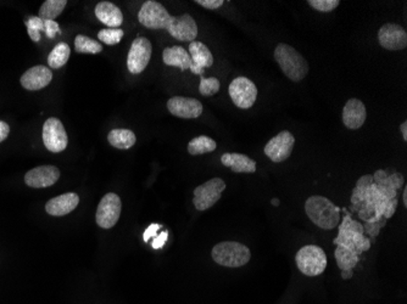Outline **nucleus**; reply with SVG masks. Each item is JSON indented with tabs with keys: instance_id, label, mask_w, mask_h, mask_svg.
Wrapping results in <instances>:
<instances>
[{
	"instance_id": "393cba45",
	"label": "nucleus",
	"mask_w": 407,
	"mask_h": 304,
	"mask_svg": "<svg viewBox=\"0 0 407 304\" xmlns=\"http://www.w3.org/2000/svg\"><path fill=\"white\" fill-rule=\"evenodd\" d=\"M334 255H335L338 267L342 271L343 270H353L354 267L358 264V253L355 251L349 250L347 247H343V246L337 247V250L334 252Z\"/></svg>"
},
{
	"instance_id": "a878e982",
	"label": "nucleus",
	"mask_w": 407,
	"mask_h": 304,
	"mask_svg": "<svg viewBox=\"0 0 407 304\" xmlns=\"http://www.w3.org/2000/svg\"><path fill=\"white\" fill-rule=\"evenodd\" d=\"M66 4H67L66 0H47L43 3V6H40V19L54 21L64 11Z\"/></svg>"
},
{
	"instance_id": "e433bc0d",
	"label": "nucleus",
	"mask_w": 407,
	"mask_h": 304,
	"mask_svg": "<svg viewBox=\"0 0 407 304\" xmlns=\"http://www.w3.org/2000/svg\"><path fill=\"white\" fill-rule=\"evenodd\" d=\"M397 199H392L390 201L388 202L387 207H385V211L383 213V216L385 219L392 218V214L397 211Z\"/></svg>"
},
{
	"instance_id": "f8f14e48",
	"label": "nucleus",
	"mask_w": 407,
	"mask_h": 304,
	"mask_svg": "<svg viewBox=\"0 0 407 304\" xmlns=\"http://www.w3.org/2000/svg\"><path fill=\"white\" fill-rule=\"evenodd\" d=\"M171 37L181 42H194L198 35V25L192 16L184 14L181 16H171L169 27Z\"/></svg>"
},
{
	"instance_id": "ddd939ff",
	"label": "nucleus",
	"mask_w": 407,
	"mask_h": 304,
	"mask_svg": "<svg viewBox=\"0 0 407 304\" xmlns=\"http://www.w3.org/2000/svg\"><path fill=\"white\" fill-rule=\"evenodd\" d=\"M379 44L384 49L402 50L407 47V33L404 27L397 24H385L378 31Z\"/></svg>"
},
{
	"instance_id": "9b49d317",
	"label": "nucleus",
	"mask_w": 407,
	"mask_h": 304,
	"mask_svg": "<svg viewBox=\"0 0 407 304\" xmlns=\"http://www.w3.org/2000/svg\"><path fill=\"white\" fill-rule=\"evenodd\" d=\"M43 142L50 152L64 151L69 144V137L66 134L63 123L58 118L51 117L47 119L43 126Z\"/></svg>"
},
{
	"instance_id": "f3484780",
	"label": "nucleus",
	"mask_w": 407,
	"mask_h": 304,
	"mask_svg": "<svg viewBox=\"0 0 407 304\" xmlns=\"http://www.w3.org/2000/svg\"><path fill=\"white\" fill-rule=\"evenodd\" d=\"M189 55H190V59L193 62L192 67H190V71L194 74L203 76L204 69H208V67H211L214 65L213 53L201 42L194 40L189 44Z\"/></svg>"
},
{
	"instance_id": "0eeeda50",
	"label": "nucleus",
	"mask_w": 407,
	"mask_h": 304,
	"mask_svg": "<svg viewBox=\"0 0 407 304\" xmlns=\"http://www.w3.org/2000/svg\"><path fill=\"white\" fill-rule=\"evenodd\" d=\"M121 210H122V203L119 195H116L114 192L106 194L101 199L97 208V214H95L97 224L103 229L114 228L119 221Z\"/></svg>"
},
{
	"instance_id": "5701e85b",
	"label": "nucleus",
	"mask_w": 407,
	"mask_h": 304,
	"mask_svg": "<svg viewBox=\"0 0 407 304\" xmlns=\"http://www.w3.org/2000/svg\"><path fill=\"white\" fill-rule=\"evenodd\" d=\"M108 140L113 146L119 150H127L135 144V134L129 129H114L109 133Z\"/></svg>"
},
{
	"instance_id": "b1692460",
	"label": "nucleus",
	"mask_w": 407,
	"mask_h": 304,
	"mask_svg": "<svg viewBox=\"0 0 407 304\" xmlns=\"http://www.w3.org/2000/svg\"><path fill=\"white\" fill-rule=\"evenodd\" d=\"M217 144L214 139L205 135H200V137H194L193 140H190L188 144V152L193 156H198V155H204L208 152H213L216 150Z\"/></svg>"
},
{
	"instance_id": "423d86ee",
	"label": "nucleus",
	"mask_w": 407,
	"mask_h": 304,
	"mask_svg": "<svg viewBox=\"0 0 407 304\" xmlns=\"http://www.w3.org/2000/svg\"><path fill=\"white\" fill-rule=\"evenodd\" d=\"M138 20L149 30H167L171 15L163 4L154 0H148L140 8Z\"/></svg>"
},
{
	"instance_id": "a19ab883",
	"label": "nucleus",
	"mask_w": 407,
	"mask_h": 304,
	"mask_svg": "<svg viewBox=\"0 0 407 304\" xmlns=\"http://www.w3.org/2000/svg\"><path fill=\"white\" fill-rule=\"evenodd\" d=\"M10 133V127L4 121H0V142H4Z\"/></svg>"
},
{
	"instance_id": "ea45409f",
	"label": "nucleus",
	"mask_w": 407,
	"mask_h": 304,
	"mask_svg": "<svg viewBox=\"0 0 407 304\" xmlns=\"http://www.w3.org/2000/svg\"><path fill=\"white\" fill-rule=\"evenodd\" d=\"M160 228H161V226H159V224H151V226H150L149 228L145 230V242H147V241H149L151 237H155V236H156V233H158V230H159Z\"/></svg>"
},
{
	"instance_id": "a211bd4d",
	"label": "nucleus",
	"mask_w": 407,
	"mask_h": 304,
	"mask_svg": "<svg viewBox=\"0 0 407 304\" xmlns=\"http://www.w3.org/2000/svg\"><path fill=\"white\" fill-rule=\"evenodd\" d=\"M367 118L366 106L361 100L358 99H350L348 103H345L343 110V123L345 127L356 130L363 127V123Z\"/></svg>"
},
{
	"instance_id": "6e6552de",
	"label": "nucleus",
	"mask_w": 407,
	"mask_h": 304,
	"mask_svg": "<svg viewBox=\"0 0 407 304\" xmlns=\"http://www.w3.org/2000/svg\"><path fill=\"white\" fill-rule=\"evenodd\" d=\"M229 93L234 105L244 110L253 108L258 98L256 85L247 77H237L233 79L232 83L229 84Z\"/></svg>"
},
{
	"instance_id": "473e14b6",
	"label": "nucleus",
	"mask_w": 407,
	"mask_h": 304,
	"mask_svg": "<svg viewBox=\"0 0 407 304\" xmlns=\"http://www.w3.org/2000/svg\"><path fill=\"white\" fill-rule=\"evenodd\" d=\"M43 25H44V31L45 33H47V37L50 38V40H53L55 38V35L60 33V27L55 21H50V20H43Z\"/></svg>"
},
{
	"instance_id": "6ab92c4d",
	"label": "nucleus",
	"mask_w": 407,
	"mask_h": 304,
	"mask_svg": "<svg viewBox=\"0 0 407 304\" xmlns=\"http://www.w3.org/2000/svg\"><path fill=\"white\" fill-rule=\"evenodd\" d=\"M80 203V197L75 192H67L54 197L45 205V211L53 217H63L75 211Z\"/></svg>"
},
{
	"instance_id": "4c0bfd02",
	"label": "nucleus",
	"mask_w": 407,
	"mask_h": 304,
	"mask_svg": "<svg viewBox=\"0 0 407 304\" xmlns=\"http://www.w3.org/2000/svg\"><path fill=\"white\" fill-rule=\"evenodd\" d=\"M381 226H382V224L378 223V221H374V223H367V224H366V228H363V230L367 231L368 235L374 237V236H377L378 234H379Z\"/></svg>"
},
{
	"instance_id": "4be33fe9",
	"label": "nucleus",
	"mask_w": 407,
	"mask_h": 304,
	"mask_svg": "<svg viewBox=\"0 0 407 304\" xmlns=\"http://www.w3.org/2000/svg\"><path fill=\"white\" fill-rule=\"evenodd\" d=\"M221 162L234 173L256 172V162L243 153H224Z\"/></svg>"
},
{
	"instance_id": "1a4fd4ad",
	"label": "nucleus",
	"mask_w": 407,
	"mask_h": 304,
	"mask_svg": "<svg viewBox=\"0 0 407 304\" xmlns=\"http://www.w3.org/2000/svg\"><path fill=\"white\" fill-rule=\"evenodd\" d=\"M153 53V47L149 40L140 37L133 40L127 56V69L133 74H140L147 69Z\"/></svg>"
},
{
	"instance_id": "c03bdc74",
	"label": "nucleus",
	"mask_w": 407,
	"mask_h": 304,
	"mask_svg": "<svg viewBox=\"0 0 407 304\" xmlns=\"http://www.w3.org/2000/svg\"><path fill=\"white\" fill-rule=\"evenodd\" d=\"M402 201H404V206L407 207V189L405 187L404 189V192H402Z\"/></svg>"
},
{
	"instance_id": "c9c22d12",
	"label": "nucleus",
	"mask_w": 407,
	"mask_h": 304,
	"mask_svg": "<svg viewBox=\"0 0 407 304\" xmlns=\"http://www.w3.org/2000/svg\"><path fill=\"white\" fill-rule=\"evenodd\" d=\"M373 177V183L378 185V187H383V185H387L388 183V177H389V174H388L387 171H377V172L374 173L372 176Z\"/></svg>"
},
{
	"instance_id": "72a5a7b5",
	"label": "nucleus",
	"mask_w": 407,
	"mask_h": 304,
	"mask_svg": "<svg viewBox=\"0 0 407 304\" xmlns=\"http://www.w3.org/2000/svg\"><path fill=\"white\" fill-rule=\"evenodd\" d=\"M404 185V177L400 173H392V176L388 177L387 187H392V190L397 192V189Z\"/></svg>"
},
{
	"instance_id": "37998d69",
	"label": "nucleus",
	"mask_w": 407,
	"mask_h": 304,
	"mask_svg": "<svg viewBox=\"0 0 407 304\" xmlns=\"http://www.w3.org/2000/svg\"><path fill=\"white\" fill-rule=\"evenodd\" d=\"M353 276V270H343L342 271V278L345 280L350 279Z\"/></svg>"
},
{
	"instance_id": "412c9836",
	"label": "nucleus",
	"mask_w": 407,
	"mask_h": 304,
	"mask_svg": "<svg viewBox=\"0 0 407 304\" xmlns=\"http://www.w3.org/2000/svg\"><path fill=\"white\" fill-rule=\"evenodd\" d=\"M163 60H164V64L166 66L178 67L181 71L190 69L192 65H193L188 51H185V49L179 45L166 48L163 53Z\"/></svg>"
},
{
	"instance_id": "f03ea898",
	"label": "nucleus",
	"mask_w": 407,
	"mask_h": 304,
	"mask_svg": "<svg viewBox=\"0 0 407 304\" xmlns=\"http://www.w3.org/2000/svg\"><path fill=\"white\" fill-rule=\"evenodd\" d=\"M274 59L290 81L301 82L308 76V61L293 47L284 43L277 45L274 49Z\"/></svg>"
},
{
	"instance_id": "9d476101",
	"label": "nucleus",
	"mask_w": 407,
	"mask_h": 304,
	"mask_svg": "<svg viewBox=\"0 0 407 304\" xmlns=\"http://www.w3.org/2000/svg\"><path fill=\"white\" fill-rule=\"evenodd\" d=\"M294 144H295V137L293 134L288 130H283L266 144L263 151L271 161L276 163L283 162L290 158L293 152Z\"/></svg>"
},
{
	"instance_id": "20e7f679",
	"label": "nucleus",
	"mask_w": 407,
	"mask_h": 304,
	"mask_svg": "<svg viewBox=\"0 0 407 304\" xmlns=\"http://www.w3.org/2000/svg\"><path fill=\"white\" fill-rule=\"evenodd\" d=\"M298 269L306 276H318L327 268L326 252L315 245L304 246L295 255Z\"/></svg>"
},
{
	"instance_id": "c85d7f7f",
	"label": "nucleus",
	"mask_w": 407,
	"mask_h": 304,
	"mask_svg": "<svg viewBox=\"0 0 407 304\" xmlns=\"http://www.w3.org/2000/svg\"><path fill=\"white\" fill-rule=\"evenodd\" d=\"M124 31L121 28H105L98 33V38L105 44L115 45L119 44L121 40L124 38Z\"/></svg>"
},
{
	"instance_id": "7ed1b4c3",
	"label": "nucleus",
	"mask_w": 407,
	"mask_h": 304,
	"mask_svg": "<svg viewBox=\"0 0 407 304\" xmlns=\"http://www.w3.org/2000/svg\"><path fill=\"white\" fill-rule=\"evenodd\" d=\"M211 255L217 264L227 268H240L251 258L248 247L237 241L219 242L213 248Z\"/></svg>"
},
{
	"instance_id": "58836bf2",
	"label": "nucleus",
	"mask_w": 407,
	"mask_h": 304,
	"mask_svg": "<svg viewBox=\"0 0 407 304\" xmlns=\"http://www.w3.org/2000/svg\"><path fill=\"white\" fill-rule=\"evenodd\" d=\"M167 235H169L167 231H164L159 236H155V240L153 242V247H154L155 250L156 248H161L165 245V242L167 241Z\"/></svg>"
},
{
	"instance_id": "7c9ffc66",
	"label": "nucleus",
	"mask_w": 407,
	"mask_h": 304,
	"mask_svg": "<svg viewBox=\"0 0 407 304\" xmlns=\"http://www.w3.org/2000/svg\"><path fill=\"white\" fill-rule=\"evenodd\" d=\"M26 26H27V32H28L31 40L38 43L40 40V31H43L44 28L43 20L40 19V16H31L30 19L26 21Z\"/></svg>"
},
{
	"instance_id": "39448f33",
	"label": "nucleus",
	"mask_w": 407,
	"mask_h": 304,
	"mask_svg": "<svg viewBox=\"0 0 407 304\" xmlns=\"http://www.w3.org/2000/svg\"><path fill=\"white\" fill-rule=\"evenodd\" d=\"M226 183L221 178L210 179L194 190L193 203L198 211H208L222 196Z\"/></svg>"
},
{
	"instance_id": "2eb2a0df",
	"label": "nucleus",
	"mask_w": 407,
	"mask_h": 304,
	"mask_svg": "<svg viewBox=\"0 0 407 304\" xmlns=\"http://www.w3.org/2000/svg\"><path fill=\"white\" fill-rule=\"evenodd\" d=\"M167 108L174 116L179 118H198L203 113V105L197 99L174 96L167 101Z\"/></svg>"
},
{
	"instance_id": "aec40b11",
	"label": "nucleus",
	"mask_w": 407,
	"mask_h": 304,
	"mask_svg": "<svg viewBox=\"0 0 407 304\" xmlns=\"http://www.w3.org/2000/svg\"><path fill=\"white\" fill-rule=\"evenodd\" d=\"M95 16L101 24L108 26L109 28H119L124 22L122 11L110 1H100L95 6Z\"/></svg>"
},
{
	"instance_id": "79ce46f5",
	"label": "nucleus",
	"mask_w": 407,
	"mask_h": 304,
	"mask_svg": "<svg viewBox=\"0 0 407 304\" xmlns=\"http://www.w3.org/2000/svg\"><path fill=\"white\" fill-rule=\"evenodd\" d=\"M400 130H401L402 139H404V140H405V142H407V122H406V121H405V122L401 123V126H400Z\"/></svg>"
},
{
	"instance_id": "a18cd8bd",
	"label": "nucleus",
	"mask_w": 407,
	"mask_h": 304,
	"mask_svg": "<svg viewBox=\"0 0 407 304\" xmlns=\"http://www.w3.org/2000/svg\"><path fill=\"white\" fill-rule=\"evenodd\" d=\"M272 205H274V206H279V199H274V200H272Z\"/></svg>"
},
{
	"instance_id": "cd10ccee",
	"label": "nucleus",
	"mask_w": 407,
	"mask_h": 304,
	"mask_svg": "<svg viewBox=\"0 0 407 304\" xmlns=\"http://www.w3.org/2000/svg\"><path fill=\"white\" fill-rule=\"evenodd\" d=\"M75 48L81 54H98L103 50V45L87 35H78L76 37Z\"/></svg>"
},
{
	"instance_id": "4468645a",
	"label": "nucleus",
	"mask_w": 407,
	"mask_h": 304,
	"mask_svg": "<svg viewBox=\"0 0 407 304\" xmlns=\"http://www.w3.org/2000/svg\"><path fill=\"white\" fill-rule=\"evenodd\" d=\"M59 178V168L55 166H40L26 173L25 183L33 189H43L54 185Z\"/></svg>"
},
{
	"instance_id": "dca6fc26",
	"label": "nucleus",
	"mask_w": 407,
	"mask_h": 304,
	"mask_svg": "<svg viewBox=\"0 0 407 304\" xmlns=\"http://www.w3.org/2000/svg\"><path fill=\"white\" fill-rule=\"evenodd\" d=\"M51 79H53V72L48 67L40 65V66H35L32 69H27L25 74H22L20 82L24 88L30 92H35L49 85Z\"/></svg>"
},
{
	"instance_id": "c756f323",
	"label": "nucleus",
	"mask_w": 407,
	"mask_h": 304,
	"mask_svg": "<svg viewBox=\"0 0 407 304\" xmlns=\"http://www.w3.org/2000/svg\"><path fill=\"white\" fill-rule=\"evenodd\" d=\"M219 87H221V84H219V79L215 78V77L205 78L201 76V81L199 84V92L203 96H213L215 94L219 93Z\"/></svg>"
},
{
	"instance_id": "f704fd0d",
	"label": "nucleus",
	"mask_w": 407,
	"mask_h": 304,
	"mask_svg": "<svg viewBox=\"0 0 407 304\" xmlns=\"http://www.w3.org/2000/svg\"><path fill=\"white\" fill-rule=\"evenodd\" d=\"M195 3L199 6H204L205 9H209V10L219 9L224 4V0H197Z\"/></svg>"
},
{
	"instance_id": "2f4dec72",
	"label": "nucleus",
	"mask_w": 407,
	"mask_h": 304,
	"mask_svg": "<svg viewBox=\"0 0 407 304\" xmlns=\"http://www.w3.org/2000/svg\"><path fill=\"white\" fill-rule=\"evenodd\" d=\"M308 4L315 10L321 11V12H331L334 9H337L340 1L339 0H308Z\"/></svg>"
},
{
	"instance_id": "f257e3e1",
	"label": "nucleus",
	"mask_w": 407,
	"mask_h": 304,
	"mask_svg": "<svg viewBox=\"0 0 407 304\" xmlns=\"http://www.w3.org/2000/svg\"><path fill=\"white\" fill-rule=\"evenodd\" d=\"M305 212L313 224L324 230H332L340 221V208L327 197H308L305 202Z\"/></svg>"
},
{
	"instance_id": "bb28decb",
	"label": "nucleus",
	"mask_w": 407,
	"mask_h": 304,
	"mask_svg": "<svg viewBox=\"0 0 407 304\" xmlns=\"http://www.w3.org/2000/svg\"><path fill=\"white\" fill-rule=\"evenodd\" d=\"M70 55L71 50L69 44L59 43L54 49L51 50V53L48 56V64L51 69H60L69 61Z\"/></svg>"
}]
</instances>
